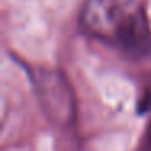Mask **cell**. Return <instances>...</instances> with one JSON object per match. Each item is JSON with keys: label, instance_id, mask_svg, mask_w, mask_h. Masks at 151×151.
<instances>
[{"label": "cell", "instance_id": "1", "mask_svg": "<svg viewBox=\"0 0 151 151\" xmlns=\"http://www.w3.org/2000/svg\"><path fill=\"white\" fill-rule=\"evenodd\" d=\"M81 21L91 34L119 44L132 54H143L150 49V29L135 0H88Z\"/></svg>", "mask_w": 151, "mask_h": 151}]
</instances>
